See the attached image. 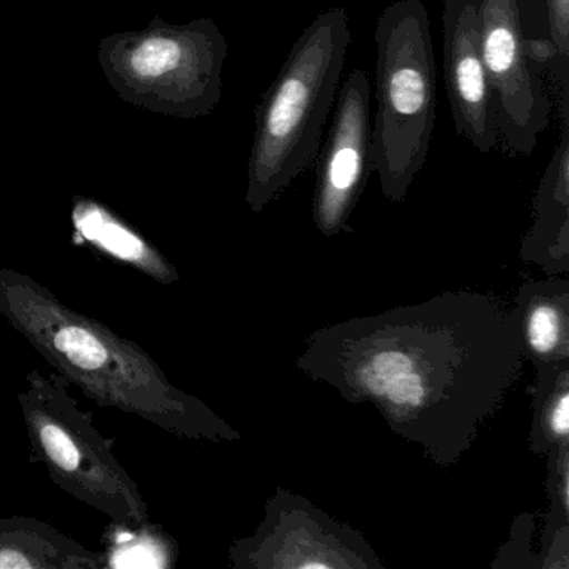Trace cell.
<instances>
[{
	"instance_id": "1",
	"label": "cell",
	"mask_w": 569,
	"mask_h": 569,
	"mask_svg": "<svg viewBox=\"0 0 569 569\" xmlns=\"http://www.w3.org/2000/svg\"><path fill=\"white\" fill-rule=\"evenodd\" d=\"M296 366L449 468L501 409L525 358L511 309L465 289L316 329Z\"/></svg>"
},
{
	"instance_id": "2",
	"label": "cell",
	"mask_w": 569,
	"mask_h": 569,
	"mask_svg": "<svg viewBox=\"0 0 569 569\" xmlns=\"http://www.w3.org/2000/svg\"><path fill=\"white\" fill-rule=\"evenodd\" d=\"M0 316L101 408L128 412L179 438L241 439L214 409L179 389L141 346L69 308L31 276L2 266Z\"/></svg>"
},
{
	"instance_id": "3",
	"label": "cell",
	"mask_w": 569,
	"mask_h": 569,
	"mask_svg": "<svg viewBox=\"0 0 569 569\" xmlns=\"http://www.w3.org/2000/svg\"><path fill=\"white\" fill-rule=\"evenodd\" d=\"M351 44L348 11L332 8L305 29L256 108L246 204L259 214L321 151Z\"/></svg>"
},
{
	"instance_id": "4",
	"label": "cell",
	"mask_w": 569,
	"mask_h": 569,
	"mask_svg": "<svg viewBox=\"0 0 569 569\" xmlns=\"http://www.w3.org/2000/svg\"><path fill=\"white\" fill-rule=\"evenodd\" d=\"M376 114L369 169L388 201H405L425 168L436 126L435 51L421 0H398L376 24Z\"/></svg>"
},
{
	"instance_id": "5",
	"label": "cell",
	"mask_w": 569,
	"mask_h": 569,
	"mask_svg": "<svg viewBox=\"0 0 569 569\" xmlns=\"http://www.w3.org/2000/svg\"><path fill=\"white\" fill-rule=\"evenodd\" d=\"M226 58L228 42L211 18L179 26L154 18L141 31L116 32L98 46L102 72L122 101L179 119L218 108Z\"/></svg>"
},
{
	"instance_id": "6",
	"label": "cell",
	"mask_w": 569,
	"mask_h": 569,
	"mask_svg": "<svg viewBox=\"0 0 569 569\" xmlns=\"http://www.w3.org/2000/svg\"><path fill=\"white\" fill-rule=\"evenodd\" d=\"M36 458L52 481L114 525L149 522L148 502L108 441L79 408L61 375L31 371L18 395Z\"/></svg>"
},
{
	"instance_id": "7",
	"label": "cell",
	"mask_w": 569,
	"mask_h": 569,
	"mask_svg": "<svg viewBox=\"0 0 569 569\" xmlns=\"http://www.w3.org/2000/svg\"><path fill=\"white\" fill-rule=\"evenodd\" d=\"M238 569H375L382 561L365 536L305 496L278 488L251 536L229 548Z\"/></svg>"
},
{
	"instance_id": "8",
	"label": "cell",
	"mask_w": 569,
	"mask_h": 569,
	"mask_svg": "<svg viewBox=\"0 0 569 569\" xmlns=\"http://www.w3.org/2000/svg\"><path fill=\"white\" fill-rule=\"evenodd\" d=\"M481 48L499 139L511 154H532L551 101L531 66L519 0H481Z\"/></svg>"
},
{
	"instance_id": "9",
	"label": "cell",
	"mask_w": 569,
	"mask_h": 569,
	"mask_svg": "<svg viewBox=\"0 0 569 569\" xmlns=\"http://www.w3.org/2000/svg\"><path fill=\"white\" fill-rule=\"evenodd\" d=\"M335 118L322 148L315 192V222L326 238L351 231L355 211L369 169L371 149V86L362 69H355L339 86Z\"/></svg>"
},
{
	"instance_id": "10",
	"label": "cell",
	"mask_w": 569,
	"mask_h": 569,
	"mask_svg": "<svg viewBox=\"0 0 569 569\" xmlns=\"http://www.w3.org/2000/svg\"><path fill=\"white\" fill-rule=\"evenodd\" d=\"M442 66L456 132L481 154L499 144L482 66L481 0H441Z\"/></svg>"
},
{
	"instance_id": "11",
	"label": "cell",
	"mask_w": 569,
	"mask_h": 569,
	"mask_svg": "<svg viewBox=\"0 0 569 569\" xmlns=\"http://www.w3.org/2000/svg\"><path fill=\"white\" fill-rule=\"evenodd\" d=\"M511 312L525 361L535 369L569 361L568 276L525 282Z\"/></svg>"
},
{
	"instance_id": "12",
	"label": "cell",
	"mask_w": 569,
	"mask_h": 569,
	"mask_svg": "<svg viewBox=\"0 0 569 569\" xmlns=\"http://www.w3.org/2000/svg\"><path fill=\"white\" fill-rule=\"evenodd\" d=\"M535 219L522 239L521 259L546 276L569 274V136L562 132L558 149L542 174L535 199Z\"/></svg>"
},
{
	"instance_id": "13",
	"label": "cell",
	"mask_w": 569,
	"mask_h": 569,
	"mask_svg": "<svg viewBox=\"0 0 569 569\" xmlns=\"http://www.w3.org/2000/svg\"><path fill=\"white\" fill-rule=\"evenodd\" d=\"M76 238L118 264L126 266L159 284L179 281L169 259L139 234L124 219L92 199H74L71 211Z\"/></svg>"
},
{
	"instance_id": "14",
	"label": "cell",
	"mask_w": 569,
	"mask_h": 569,
	"mask_svg": "<svg viewBox=\"0 0 569 569\" xmlns=\"http://www.w3.org/2000/svg\"><path fill=\"white\" fill-rule=\"evenodd\" d=\"M109 561L49 522L0 518V569H102Z\"/></svg>"
},
{
	"instance_id": "15",
	"label": "cell",
	"mask_w": 569,
	"mask_h": 569,
	"mask_svg": "<svg viewBox=\"0 0 569 569\" xmlns=\"http://www.w3.org/2000/svg\"><path fill=\"white\" fill-rule=\"evenodd\" d=\"M528 446L532 455L569 445V361L536 369Z\"/></svg>"
},
{
	"instance_id": "16",
	"label": "cell",
	"mask_w": 569,
	"mask_h": 569,
	"mask_svg": "<svg viewBox=\"0 0 569 569\" xmlns=\"http://www.w3.org/2000/svg\"><path fill=\"white\" fill-rule=\"evenodd\" d=\"M536 568H569V519L551 511L546 515L541 548L536 555Z\"/></svg>"
},
{
	"instance_id": "17",
	"label": "cell",
	"mask_w": 569,
	"mask_h": 569,
	"mask_svg": "<svg viewBox=\"0 0 569 569\" xmlns=\"http://www.w3.org/2000/svg\"><path fill=\"white\" fill-rule=\"evenodd\" d=\"M545 459L549 511L569 519V445L555 449Z\"/></svg>"
},
{
	"instance_id": "18",
	"label": "cell",
	"mask_w": 569,
	"mask_h": 569,
	"mask_svg": "<svg viewBox=\"0 0 569 569\" xmlns=\"http://www.w3.org/2000/svg\"><path fill=\"white\" fill-rule=\"evenodd\" d=\"M532 516H519L512 526L508 542L501 546L492 568H536V555L531 548Z\"/></svg>"
},
{
	"instance_id": "19",
	"label": "cell",
	"mask_w": 569,
	"mask_h": 569,
	"mask_svg": "<svg viewBox=\"0 0 569 569\" xmlns=\"http://www.w3.org/2000/svg\"><path fill=\"white\" fill-rule=\"evenodd\" d=\"M549 38L556 54L566 58L569 49V0H546Z\"/></svg>"
}]
</instances>
